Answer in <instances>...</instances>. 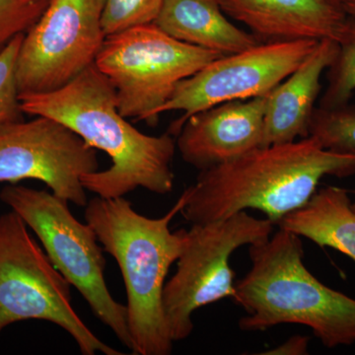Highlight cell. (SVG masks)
<instances>
[{"label": "cell", "instance_id": "1", "mask_svg": "<svg viewBox=\"0 0 355 355\" xmlns=\"http://www.w3.org/2000/svg\"><path fill=\"white\" fill-rule=\"evenodd\" d=\"M19 98L23 113L57 120L108 154L109 169L83 176L86 191L106 198L125 197L137 188L171 193L176 140L169 132L146 135L128 123L119 111L116 89L95 64L58 90Z\"/></svg>", "mask_w": 355, "mask_h": 355}, {"label": "cell", "instance_id": "2", "mask_svg": "<svg viewBox=\"0 0 355 355\" xmlns=\"http://www.w3.org/2000/svg\"><path fill=\"white\" fill-rule=\"evenodd\" d=\"M354 175L355 151L324 148L312 137L259 146L200 171L196 183L183 193L186 203L181 212L195 224L254 209L277 225L309 202L323 178Z\"/></svg>", "mask_w": 355, "mask_h": 355}, {"label": "cell", "instance_id": "3", "mask_svg": "<svg viewBox=\"0 0 355 355\" xmlns=\"http://www.w3.org/2000/svg\"><path fill=\"white\" fill-rule=\"evenodd\" d=\"M184 203L182 193L176 205L158 218L139 214L123 197L98 196L85 207L86 222L94 229L104 251L120 266L135 354L169 355L173 352L163 292L170 268L184 249L186 229L172 232L170 223Z\"/></svg>", "mask_w": 355, "mask_h": 355}, {"label": "cell", "instance_id": "4", "mask_svg": "<svg viewBox=\"0 0 355 355\" xmlns=\"http://www.w3.org/2000/svg\"><path fill=\"white\" fill-rule=\"evenodd\" d=\"M299 236L279 229L249 248L251 268L235 284L233 300L246 311L245 331L298 324L312 330L324 347L355 343V299L324 286L304 265Z\"/></svg>", "mask_w": 355, "mask_h": 355}, {"label": "cell", "instance_id": "5", "mask_svg": "<svg viewBox=\"0 0 355 355\" xmlns=\"http://www.w3.org/2000/svg\"><path fill=\"white\" fill-rule=\"evenodd\" d=\"M0 200L36 234L53 265L80 292L93 314L132 352L127 306L110 293L104 249L94 229L77 220L67 200L46 191L9 184L2 189Z\"/></svg>", "mask_w": 355, "mask_h": 355}, {"label": "cell", "instance_id": "6", "mask_svg": "<svg viewBox=\"0 0 355 355\" xmlns=\"http://www.w3.org/2000/svg\"><path fill=\"white\" fill-rule=\"evenodd\" d=\"M221 57L148 24L106 37L95 65L116 89L121 116L155 127L178 84Z\"/></svg>", "mask_w": 355, "mask_h": 355}, {"label": "cell", "instance_id": "7", "mask_svg": "<svg viewBox=\"0 0 355 355\" xmlns=\"http://www.w3.org/2000/svg\"><path fill=\"white\" fill-rule=\"evenodd\" d=\"M29 320L51 322L76 340L83 355H121L94 335L72 306L70 284L10 210L0 216V333Z\"/></svg>", "mask_w": 355, "mask_h": 355}, {"label": "cell", "instance_id": "8", "mask_svg": "<svg viewBox=\"0 0 355 355\" xmlns=\"http://www.w3.org/2000/svg\"><path fill=\"white\" fill-rule=\"evenodd\" d=\"M275 223L247 211L207 223L191 224L184 232L177 270L163 292L166 323L173 342L186 340L193 331V315L205 306L235 296V272L230 258L245 245L265 242Z\"/></svg>", "mask_w": 355, "mask_h": 355}, {"label": "cell", "instance_id": "9", "mask_svg": "<svg viewBox=\"0 0 355 355\" xmlns=\"http://www.w3.org/2000/svg\"><path fill=\"white\" fill-rule=\"evenodd\" d=\"M106 0H50L24 34L16 64L20 94L58 90L95 64L106 35Z\"/></svg>", "mask_w": 355, "mask_h": 355}, {"label": "cell", "instance_id": "10", "mask_svg": "<svg viewBox=\"0 0 355 355\" xmlns=\"http://www.w3.org/2000/svg\"><path fill=\"white\" fill-rule=\"evenodd\" d=\"M316 40L266 42L212 60L178 84L159 114L182 111L169 133L178 135L193 114L222 103L268 94L291 76L317 46Z\"/></svg>", "mask_w": 355, "mask_h": 355}, {"label": "cell", "instance_id": "11", "mask_svg": "<svg viewBox=\"0 0 355 355\" xmlns=\"http://www.w3.org/2000/svg\"><path fill=\"white\" fill-rule=\"evenodd\" d=\"M99 170L97 151L48 116L0 125V183L43 182L53 193L86 207L83 178Z\"/></svg>", "mask_w": 355, "mask_h": 355}, {"label": "cell", "instance_id": "12", "mask_svg": "<svg viewBox=\"0 0 355 355\" xmlns=\"http://www.w3.org/2000/svg\"><path fill=\"white\" fill-rule=\"evenodd\" d=\"M268 94L222 103L190 116L176 141L184 162L202 171L261 146Z\"/></svg>", "mask_w": 355, "mask_h": 355}, {"label": "cell", "instance_id": "13", "mask_svg": "<svg viewBox=\"0 0 355 355\" xmlns=\"http://www.w3.org/2000/svg\"><path fill=\"white\" fill-rule=\"evenodd\" d=\"M222 11L266 42L329 39L338 43L352 22L334 0H218Z\"/></svg>", "mask_w": 355, "mask_h": 355}, {"label": "cell", "instance_id": "14", "mask_svg": "<svg viewBox=\"0 0 355 355\" xmlns=\"http://www.w3.org/2000/svg\"><path fill=\"white\" fill-rule=\"evenodd\" d=\"M338 51L336 41L321 40L304 62L268 93L261 146L309 137L322 76L333 64Z\"/></svg>", "mask_w": 355, "mask_h": 355}, {"label": "cell", "instance_id": "15", "mask_svg": "<svg viewBox=\"0 0 355 355\" xmlns=\"http://www.w3.org/2000/svg\"><path fill=\"white\" fill-rule=\"evenodd\" d=\"M224 14L218 0H165L153 24L178 41L222 55L263 43Z\"/></svg>", "mask_w": 355, "mask_h": 355}, {"label": "cell", "instance_id": "16", "mask_svg": "<svg viewBox=\"0 0 355 355\" xmlns=\"http://www.w3.org/2000/svg\"><path fill=\"white\" fill-rule=\"evenodd\" d=\"M277 225L319 247L340 252L355 263V211L345 189L324 187Z\"/></svg>", "mask_w": 355, "mask_h": 355}, {"label": "cell", "instance_id": "17", "mask_svg": "<svg viewBox=\"0 0 355 355\" xmlns=\"http://www.w3.org/2000/svg\"><path fill=\"white\" fill-rule=\"evenodd\" d=\"M338 51L328 69V87L320 108L336 109L349 105L355 91V20L338 41Z\"/></svg>", "mask_w": 355, "mask_h": 355}, {"label": "cell", "instance_id": "18", "mask_svg": "<svg viewBox=\"0 0 355 355\" xmlns=\"http://www.w3.org/2000/svg\"><path fill=\"white\" fill-rule=\"evenodd\" d=\"M309 137L322 146L336 153L355 151V108L315 109L309 127Z\"/></svg>", "mask_w": 355, "mask_h": 355}, {"label": "cell", "instance_id": "19", "mask_svg": "<svg viewBox=\"0 0 355 355\" xmlns=\"http://www.w3.org/2000/svg\"><path fill=\"white\" fill-rule=\"evenodd\" d=\"M165 0H106L102 26L106 37L137 26L153 24Z\"/></svg>", "mask_w": 355, "mask_h": 355}, {"label": "cell", "instance_id": "20", "mask_svg": "<svg viewBox=\"0 0 355 355\" xmlns=\"http://www.w3.org/2000/svg\"><path fill=\"white\" fill-rule=\"evenodd\" d=\"M24 34L18 35L0 53V125L24 120L16 78L18 53Z\"/></svg>", "mask_w": 355, "mask_h": 355}, {"label": "cell", "instance_id": "21", "mask_svg": "<svg viewBox=\"0 0 355 355\" xmlns=\"http://www.w3.org/2000/svg\"><path fill=\"white\" fill-rule=\"evenodd\" d=\"M50 0H0V53L41 17Z\"/></svg>", "mask_w": 355, "mask_h": 355}, {"label": "cell", "instance_id": "22", "mask_svg": "<svg viewBox=\"0 0 355 355\" xmlns=\"http://www.w3.org/2000/svg\"><path fill=\"white\" fill-rule=\"evenodd\" d=\"M310 338L308 336L295 335L289 338L286 343L261 354L266 355H305L308 354Z\"/></svg>", "mask_w": 355, "mask_h": 355}, {"label": "cell", "instance_id": "23", "mask_svg": "<svg viewBox=\"0 0 355 355\" xmlns=\"http://www.w3.org/2000/svg\"><path fill=\"white\" fill-rule=\"evenodd\" d=\"M343 9L350 18L355 20V0H350V1L345 2L343 4Z\"/></svg>", "mask_w": 355, "mask_h": 355}, {"label": "cell", "instance_id": "24", "mask_svg": "<svg viewBox=\"0 0 355 355\" xmlns=\"http://www.w3.org/2000/svg\"><path fill=\"white\" fill-rule=\"evenodd\" d=\"M334 1L338 2V3L343 4L345 2L350 1V0H334Z\"/></svg>", "mask_w": 355, "mask_h": 355}, {"label": "cell", "instance_id": "25", "mask_svg": "<svg viewBox=\"0 0 355 355\" xmlns=\"http://www.w3.org/2000/svg\"><path fill=\"white\" fill-rule=\"evenodd\" d=\"M352 209H354V211H355V198H354V202H352Z\"/></svg>", "mask_w": 355, "mask_h": 355}]
</instances>
